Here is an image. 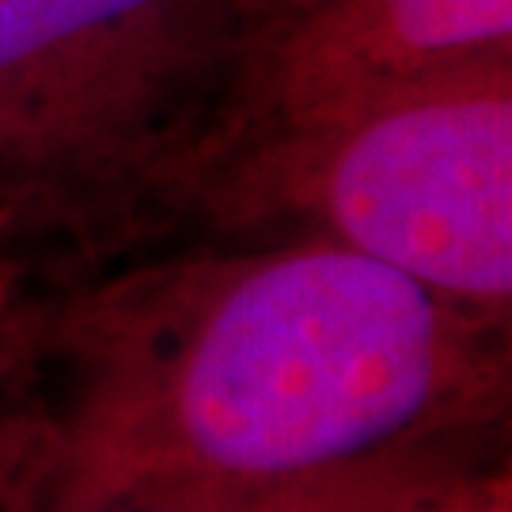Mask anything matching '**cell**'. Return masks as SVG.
Listing matches in <instances>:
<instances>
[{
	"mask_svg": "<svg viewBox=\"0 0 512 512\" xmlns=\"http://www.w3.org/2000/svg\"><path fill=\"white\" fill-rule=\"evenodd\" d=\"M512 323L315 239H175L46 285L35 512H232L509 429Z\"/></svg>",
	"mask_w": 512,
	"mask_h": 512,
	"instance_id": "6da1fadb",
	"label": "cell"
},
{
	"mask_svg": "<svg viewBox=\"0 0 512 512\" xmlns=\"http://www.w3.org/2000/svg\"><path fill=\"white\" fill-rule=\"evenodd\" d=\"M251 0H0V262L65 285L183 236Z\"/></svg>",
	"mask_w": 512,
	"mask_h": 512,
	"instance_id": "7a4b0ae2",
	"label": "cell"
},
{
	"mask_svg": "<svg viewBox=\"0 0 512 512\" xmlns=\"http://www.w3.org/2000/svg\"><path fill=\"white\" fill-rule=\"evenodd\" d=\"M179 239H315L512 323V61L239 145Z\"/></svg>",
	"mask_w": 512,
	"mask_h": 512,
	"instance_id": "3957f363",
	"label": "cell"
},
{
	"mask_svg": "<svg viewBox=\"0 0 512 512\" xmlns=\"http://www.w3.org/2000/svg\"><path fill=\"white\" fill-rule=\"evenodd\" d=\"M497 61L512 0H251L209 171L255 137Z\"/></svg>",
	"mask_w": 512,
	"mask_h": 512,
	"instance_id": "277c9868",
	"label": "cell"
},
{
	"mask_svg": "<svg viewBox=\"0 0 512 512\" xmlns=\"http://www.w3.org/2000/svg\"><path fill=\"white\" fill-rule=\"evenodd\" d=\"M232 512H512L509 429L414 444Z\"/></svg>",
	"mask_w": 512,
	"mask_h": 512,
	"instance_id": "5b68a950",
	"label": "cell"
},
{
	"mask_svg": "<svg viewBox=\"0 0 512 512\" xmlns=\"http://www.w3.org/2000/svg\"><path fill=\"white\" fill-rule=\"evenodd\" d=\"M42 315L46 285L0 262V512H31Z\"/></svg>",
	"mask_w": 512,
	"mask_h": 512,
	"instance_id": "8992f818",
	"label": "cell"
}]
</instances>
